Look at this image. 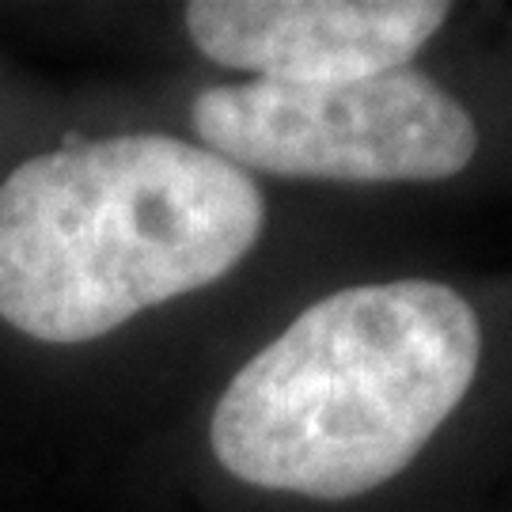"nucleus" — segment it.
Masks as SVG:
<instances>
[{"instance_id":"1","label":"nucleus","mask_w":512,"mask_h":512,"mask_svg":"<svg viewBox=\"0 0 512 512\" xmlns=\"http://www.w3.org/2000/svg\"><path fill=\"white\" fill-rule=\"evenodd\" d=\"M471 304L437 281L353 285L300 311L224 387L209 444L262 490L346 501L406 471L475 384Z\"/></svg>"},{"instance_id":"3","label":"nucleus","mask_w":512,"mask_h":512,"mask_svg":"<svg viewBox=\"0 0 512 512\" xmlns=\"http://www.w3.org/2000/svg\"><path fill=\"white\" fill-rule=\"evenodd\" d=\"M194 129L220 160L281 179L433 183L459 175L478 129L459 99L414 69L338 84H217Z\"/></svg>"},{"instance_id":"2","label":"nucleus","mask_w":512,"mask_h":512,"mask_svg":"<svg viewBox=\"0 0 512 512\" xmlns=\"http://www.w3.org/2000/svg\"><path fill=\"white\" fill-rule=\"evenodd\" d=\"M262 220L255 179L209 148L73 141L0 186V319L54 346L103 338L236 270Z\"/></svg>"},{"instance_id":"4","label":"nucleus","mask_w":512,"mask_h":512,"mask_svg":"<svg viewBox=\"0 0 512 512\" xmlns=\"http://www.w3.org/2000/svg\"><path fill=\"white\" fill-rule=\"evenodd\" d=\"M448 19L444 0H194L209 61L270 84H338L406 69Z\"/></svg>"}]
</instances>
